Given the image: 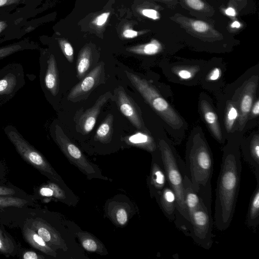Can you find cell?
Masks as SVG:
<instances>
[{
  "mask_svg": "<svg viewBox=\"0 0 259 259\" xmlns=\"http://www.w3.org/2000/svg\"><path fill=\"white\" fill-rule=\"evenodd\" d=\"M242 165L238 145L224 149L215 189L214 223L217 230L228 229L233 219L238 196Z\"/></svg>",
  "mask_w": 259,
  "mask_h": 259,
  "instance_id": "cell-1",
  "label": "cell"
},
{
  "mask_svg": "<svg viewBox=\"0 0 259 259\" xmlns=\"http://www.w3.org/2000/svg\"><path fill=\"white\" fill-rule=\"evenodd\" d=\"M185 163L187 177L206 206L211 210L213 159L207 142L200 135H196L189 141Z\"/></svg>",
  "mask_w": 259,
  "mask_h": 259,
  "instance_id": "cell-2",
  "label": "cell"
},
{
  "mask_svg": "<svg viewBox=\"0 0 259 259\" xmlns=\"http://www.w3.org/2000/svg\"><path fill=\"white\" fill-rule=\"evenodd\" d=\"M125 73L132 84L165 122L173 127L178 128L182 125L180 117L152 84L133 73L127 71Z\"/></svg>",
  "mask_w": 259,
  "mask_h": 259,
  "instance_id": "cell-3",
  "label": "cell"
},
{
  "mask_svg": "<svg viewBox=\"0 0 259 259\" xmlns=\"http://www.w3.org/2000/svg\"><path fill=\"white\" fill-rule=\"evenodd\" d=\"M4 132L21 157L28 163L53 180L63 183L61 178L44 156L32 146L13 125H8Z\"/></svg>",
  "mask_w": 259,
  "mask_h": 259,
  "instance_id": "cell-4",
  "label": "cell"
},
{
  "mask_svg": "<svg viewBox=\"0 0 259 259\" xmlns=\"http://www.w3.org/2000/svg\"><path fill=\"white\" fill-rule=\"evenodd\" d=\"M190 223L188 236L204 249H209L212 245L213 237L211 210L202 203L191 214Z\"/></svg>",
  "mask_w": 259,
  "mask_h": 259,
  "instance_id": "cell-5",
  "label": "cell"
},
{
  "mask_svg": "<svg viewBox=\"0 0 259 259\" xmlns=\"http://www.w3.org/2000/svg\"><path fill=\"white\" fill-rule=\"evenodd\" d=\"M25 84L22 64L9 63L0 69V108L16 95Z\"/></svg>",
  "mask_w": 259,
  "mask_h": 259,
  "instance_id": "cell-6",
  "label": "cell"
},
{
  "mask_svg": "<svg viewBox=\"0 0 259 259\" xmlns=\"http://www.w3.org/2000/svg\"><path fill=\"white\" fill-rule=\"evenodd\" d=\"M170 19L179 24L187 33L201 40L215 41L223 40V33L214 27L209 20H202L175 13Z\"/></svg>",
  "mask_w": 259,
  "mask_h": 259,
  "instance_id": "cell-7",
  "label": "cell"
},
{
  "mask_svg": "<svg viewBox=\"0 0 259 259\" xmlns=\"http://www.w3.org/2000/svg\"><path fill=\"white\" fill-rule=\"evenodd\" d=\"M52 132L54 141L65 156L85 174L95 175V167L80 150L70 141L58 124L54 126Z\"/></svg>",
  "mask_w": 259,
  "mask_h": 259,
  "instance_id": "cell-8",
  "label": "cell"
},
{
  "mask_svg": "<svg viewBox=\"0 0 259 259\" xmlns=\"http://www.w3.org/2000/svg\"><path fill=\"white\" fill-rule=\"evenodd\" d=\"M105 81V65L100 62L96 65L69 93L67 99L72 102L87 99L91 92Z\"/></svg>",
  "mask_w": 259,
  "mask_h": 259,
  "instance_id": "cell-9",
  "label": "cell"
},
{
  "mask_svg": "<svg viewBox=\"0 0 259 259\" xmlns=\"http://www.w3.org/2000/svg\"><path fill=\"white\" fill-rule=\"evenodd\" d=\"M40 82L46 96L55 98L60 90L59 69L55 56L50 54L40 59Z\"/></svg>",
  "mask_w": 259,
  "mask_h": 259,
  "instance_id": "cell-10",
  "label": "cell"
},
{
  "mask_svg": "<svg viewBox=\"0 0 259 259\" xmlns=\"http://www.w3.org/2000/svg\"><path fill=\"white\" fill-rule=\"evenodd\" d=\"M115 101L121 113L137 129L146 132L139 107L122 86L114 90Z\"/></svg>",
  "mask_w": 259,
  "mask_h": 259,
  "instance_id": "cell-11",
  "label": "cell"
},
{
  "mask_svg": "<svg viewBox=\"0 0 259 259\" xmlns=\"http://www.w3.org/2000/svg\"><path fill=\"white\" fill-rule=\"evenodd\" d=\"M113 97L110 92L100 96L94 105L78 116L76 122L78 132L85 135L90 133L95 126L102 107Z\"/></svg>",
  "mask_w": 259,
  "mask_h": 259,
  "instance_id": "cell-12",
  "label": "cell"
},
{
  "mask_svg": "<svg viewBox=\"0 0 259 259\" xmlns=\"http://www.w3.org/2000/svg\"><path fill=\"white\" fill-rule=\"evenodd\" d=\"M149 183L151 194L155 197L168 183L159 151L152 161Z\"/></svg>",
  "mask_w": 259,
  "mask_h": 259,
  "instance_id": "cell-13",
  "label": "cell"
},
{
  "mask_svg": "<svg viewBox=\"0 0 259 259\" xmlns=\"http://www.w3.org/2000/svg\"><path fill=\"white\" fill-rule=\"evenodd\" d=\"M30 227L34 230L50 246L64 248L65 243L58 232L46 222L41 219L33 220Z\"/></svg>",
  "mask_w": 259,
  "mask_h": 259,
  "instance_id": "cell-14",
  "label": "cell"
},
{
  "mask_svg": "<svg viewBox=\"0 0 259 259\" xmlns=\"http://www.w3.org/2000/svg\"><path fill=\"white\" fill-rule=\"evenodd\" d=\"M256 88L257 81L250 80L245 85L241 94L238 107V121L241 130L243 128L250 112Z\"/></svg>",
  "mask_w": 259,
  "mask_h": 259,
  "instance_id": "cell-15",
  "label": "cell"
},
{
  "mask_svg": "<svg viewBox=\"0 0 259 259\" xmlns=\"http://www.w3.org/2000/svg\"><path fill=\"white\" fill-rule=\"evenodd\" d=\"M179 5L195 18L209 20L214 15V7L205 0H179Z\"/></svg>",
  "mask_w": 259,
  "mask_h": 259,
  "instance_id": "cell-16",
  "label": "cell"
},
{
  "mask_svg": "<svg viewBox=\"0 0 259 259\" xmlns=\"http://www.w3.org/2000/svg\"><path fill=\"white\" fill-rule=\"evenodd\" d=\"M155 198L164 215L169 220L174 221L175 219L177 200L175 192L168 183Z\"/></svg>",
  "mask_w": 259,
  "mask_h": 259,
  "instance_id": "cell-17",
  "label": "cell"
},
{
  "mask_svg": "<svg viewBox=\"0 0 259 259\" xmlns=\"http://www.w3.org/2000/svg\"><path fill=\"white\" fill-rule=\"evenodd\" d=\"M244 158L251 167L256 181H259V138L257 135L243 147Z\"/></svg>",
  "mask_w": 259,
  "mask_h": 259,
  "instance_id": "cell-18",
  "label": "cell"
},
{
  "mask_svg": "<svg viewBox=\"0 0 259 259\" xmlns=\"http://www.w3.org/2000/svg\"><path fill=\"white\" fill-rule=\"evenodd\" d=\"M183 192L185 203L190 218L191 214L204 202L186 175L183 180Z\"/></svg>",
  "mask_w": 259,
  "mask_h": 259,
  "instance_id": "cell-19",
  "label": "cell"
},
{
  "mask_svg": "<svg viewBox=\"0 0 259 259\" xmlns=\"http://www.w3.org/2000/svg\"><path fill=\"white\" fill-rule=\"evenodd\" d=\"M23 234L26 241L33 248L47 255L56 257V252L30 227L25 225Z\"/></svg>",
  "mask_w": 259,
  "mask_h": 259,
  "instance_id": "cell-20",
  "label": "cell"
},
{
  "mask_svg": "<svg viewBox=\"0 0 259 259\" xmlns=\"http://www.w3.org/2000/svg\"><path fill=\"white\" fill-rule=\"evenodd\" d=\"M124 141L128 145L137 146L151 152H155L157 148V145L154 139L145 131L137 132L126 136L124 138Z\"/></svg>",
  "mask_w": 259,
  "mask_h": 259,
  "instance_id": "cell-21",
  "label": "cell"
},
{
  "mask_svg": "<svg viewBox=\"0 0 259 259\" xmlns=\"http://www.w3.org/2000/svg\"><path fill=\"white\" fill-rule=\"evenodd\" d=\"M200 108L205 120L214 137L219 142L223 140L222 134L218 118L210 104L203 100L200 103Z\"/></svg>",
  "mask_w": 259,
  "mask_h": 259,
  "instance_id": "cell-22",
  "label": "cell"
},
{
  "mask_svg": "<svg viewBox=\"0 0 259 259\" xmlns=\"http://www.w3.org/2000/svg\"><path fill=\"white\" fill-rule=\"evenodd\" d=\"M259 223V181H256V186L250 199L246 215L247 226L255 228Z\"/></svg>",
  "mask_w": 259,
  "mask_h": 259,
  "instance_id": "cell-23",
  "label": "cell"
},
{
  "mask_svg": "<svg viewBox=\"0 0 259 259\" xmlns=\"http://www.w3.org/2000/svg\"><path fill=\"white\" fill-rule=\"evenodd\" d=\"M93 60L91 51L84 49L79 54L76 64V76L78 79L83 78L91 70Z\"/></svg>",
  "mask_w": 259,
  "mask_h": 259,
  "instance_id": "cell-24",
  "label": "cell"
},
{
  "mask_svg": "<svg viewBox=\"0 0 259 259\" xmlns=\"http://www.w3.org/2000/svg\"><path fill=\"white\" fill-rule=\"evenodd\" d=\"M113 115L108 114L101 122L95 135V141L107 143L111 140L113 133Z\"/></svg>",
  "mask_w": 259,
  "mask_h": 259,
  "instance_id": "cell-25",
  "label": "cell"
},
{
  "mask_svg": "<svg viewBox=\"0 0 259 259\" xmlns=\"http://www.w3.org/2000/svg\"><path fill=\"white\" fill-rule=\"evenodd\" d=\"M83 247L89 251L103 254L104 246L95 238L87 233H79L78 235Z\"/></svg>",
  "mask_w": 259,
  "mask_h": 259,
  "instance_id": "cell-26",
  "label": "cell"
},
{
  "mask_svg": "<svg viewBox=\"0 0 259 259\" xmlns=\"http://www.w3.org/2000/svg\"><path fill=\"white\" fill-rule=\"evenodd\" d=\"M228 4L234 6L239 14L246 15L255 13V0H228Z\"/></svg>",
  "mask_w": 259,
  "mask_h": 259,
  "instance_id": "cell-27",
  "label": "cell"
},
{
  "mask_svg": "<svg viewBox=\"0 0 259 259\" xmlns=\"http://www.w3.org/2000/svg\"><path fill=\"white\" fill-rule=\"evenodd\" d=\"M239 118V110L236 103L232 101L228 103L225 116V124L227 131L233 129L236 120Z\"/></svg>",
  "mask_w": 259,
  "mask_h": 259,
  "instance_id": "cell-28",
  "label": "cell"
},
{
  "mask_svg": "<svg viewBox=\"0 0 259 259\" xmlns=\"http://www.w3.org/2000/svg\"><path fill=\"white\" fill-rule=\"evenodd\" d=\"M32 49H34V46H32L26 42H20L1 47L0 60L4 59L20 51Z\"/></svg>",
  "mask_w": 259,
  "mask_h": 259,
  "instance_id": "cell-29",
  "label": "cell"
},
{
  "mask_svg": "<svg viewBox=\"0 0 259 259\" xmlns=\"http://www.w3.org/2000/svg\"><path fill=\"white\" fill-rule=\"evenodd\" d=\"M161 49V44L154 40L146 45L131 49L130 51L137 54L153 55L159 53Z\"/></svg>",
  "mask_w": 259,
  "mask_h": 259,
  "instance_id": "cell-30",
  "label": "cell"
},
{
  "mask_svg": "<svg viewBox=\"0 0 259 259\" xmlns=\"http://www.w3.org/2000/svg\"><path fill=\"white\" fill-rule=\"evenodd\" d=\"M28 203L25 199L12 196H0V208L9 207L21 208Z\"/></svg>",
  "mask_w": 259,
  "mask_h": 259,
  "instance_id": "cell-31",
  "label": "cell"
},
{
  "mask_svg": "<svg viewBox=\"0 0 259 259\" xmlns=\"http://www.w3.org/2000/svg\"><path fill=\"white\" fill-rule=\"evenodd\" d=\"M15 246L12 240L0 229V252L11 255Z\"/></svg>",
  "mask_w": 259,
  "mask_h": 259,
  "instance_id": "cell-32",
  "label": "cell"
},
{
  "mask_svg": "<svg viewBox=\"0 0 259 259\" xmlns=\"http://www.w3.org/2000/svg\"><path fill=\"white\" fill-rule=\"evenodd\" d=\"M39 193L42 196H54L58 198H61L63 197L62 192L60 188L56 184L51 183L41 187Z\"/></svg>",
  "mask_w": 259,
  "mask_h": 259,
  "instance_id": "cell-33",
  "label": "cell"
},
{
  "mask_svg": "<svg viewBox=\"0 0 259 259\" xmlns=\"http://www.w3.org/2000/svg\"><path fill=\"white\" fill-rule=\"evenodd\" d=\"M60 46L67 59L69 62H72L73 61V49L72 46L69 42L63 41L60 42Z\"/></svg>",
  "mask_w": 259,
  "mask_h": 259,
  "instance_id": "cell-34",
  "label": "cell"
},
{
  "mask_svg": "<svg viewBox=\"0 0 259 259\" xmlns=\"http://www.w3.org/2000/svg\"><path fill=\"white\" fill-rule=\"evenodd\" d=\"M142 14L152 20H158L160 18L161 15L159 11L157 8H147L142 10Z\"/></svg>",
  "mask_w": 259,
  "mask_h": 259,
  "instance_id": "cell-35",
  "label": "cell"
},
{
  "mask_svg": "<svg viewBox=\"0 0 259 259\" xmlns=\"http://www.w3.org/2000/svg\"><path fill=\"white\" fill-rule=\"evenodd\" d=\"M117 222L121 225H124L127 221V214L123 208H119L116 213Z\"/></svg>",
  "mask_w": 259,
  "mask_h": 259,
  "instance_id": "cell-36",
  "label": "cell"
},
{
  "mask_svg": "<svg viewBox=\"0 0 259 259\" xmlns=\"http://www.w3.org/2000/svg\"><path fill=\"white\" fill-rule=\"evenodd\" d=\"M22 258L24 259H41L45 257L34 251L28 250L23 252Z\"/></svg>",
  "mask_w": 259,
  "mask_h": 259,
  "instance_id": "cell-37",
  "label": "cell"
},
{
  "mask_svg": "<svg viewBox=\"0 0 259 259\" xmlns=\"http://www.w3.org/2000/svg\"><path fill=\"white\" fill-rule=\"evenodd\" d=\"M178 75L182 79H188L192 77V73L187 69H181L178 71Z\"/></svg>",
  "mask_w": 259,
  "mask_h": 259,
  "instance_id": "cell-38",
  "label": "cell"
},
{
  "mask_svg": "<svg viewBox=\"0 0 259 259\" xmlns=\"http://www.w3.org/2000/svg\"><path fill=\"white\" fill-rule=\"evenodd\" d=\"M229 4V6L224 9L225 14L229 17H235L238 14L237 10L232 5Z\"/></svg>",
  "mask_w": 259,
  "mask_h": 259,
  "instance_id": "cell-39",
  "label": "cell"
},
{
  "mask_svg": "<svg viewBox=\"0 0 259 259\" xmlns=\"http://www.w3.org/2000/svg\"><path fill=\"white\" fill-rule=\"evenodd\" d=\"M15 193L14 189L0 186V196H11Z\"/></svg>",
  "mask_w": 259,
  "mask_h": 259,
  "instance_id": "cell-40",
  "label": "cell"
},
{
  "mask_svg": "<svg viewBox=\"0 0 259 259\" xmlns=\"http://www.w3.org/2000/svg\"><path fill=\"white\" fill-rule=\"evenodd\" d=\"M109 14V12H106L99 16L96 21L97 25L101 26L104 24L106 21Z\"/></svg>",
  "mask_w": 259,
  "mask_h": 259,
  "instance_id": "cell-41",
  "label": "cell"
},
{
  "mask_svg": "<svg viewBox=\"0 0 259 259\" xmlns=\"http://www.w3.org/2000/svg\"><path fill=\"white\" fill-rule=\"evenodd\" d=\"M221 75V70L218 68H214L209 74L208 77L210 80L218 79Z\"/></svg>",
  "mask_w": 259,
  "mask_h": 259,
  "instance_id": "cell-42",
  "label": "cell"
},
{
  "mask_svg": "<svg viewBox=\"0 0 259 259\" xmlns=\"http://www.w3.org/2000/svg\"><path fill=\"white\" fill-rule=\"evenodd\" d=\"M250 111L252 116H258L259 114V100L258 99L252 105Z\"/></svg>",
  "mask_w": 259,
  "mask_h": 259,
  "instance_id": "cell-43",
  "label": "cell"
},
{
  "mask_svg": "<svg viewBox=\"0 0 259 259\" xmlns=\"http://www.w3.org/2000/svg\"><path fill=\"white\" fill-rule=\"evenodd\" d=\"M138 32L131 29H126L123 32V35L126 38H133L137 36Z\"/></svg>",
  "mask_w": 259,
  "mask_h": 259,
  "instance_id": "cell-44",
  "label": "cell"
},
{
  "mask_svg": "<svg viewBox=\"0 0 259 259\" xmlns=\"http://www.w3.org/2000/svg\"><path fill=\"white\" fill-rule=\"evenodd\" d=\"M241 27V24L238 20L233 21L229 25L230 29H232L233 31L235 30H239Z\"/></svg>",
  "mask_w": 259,
  "mask_h": 259,
  "instance_id": "cell-45",
  "label": "cell"
},
{
  "mask_svg": "<svg viewBox=\"0 0 259 259\" xmlns=\"http://www.w3.org/2000/svg\"><path fill=\"white\" fill-rule=\"evenodd\" d=\"M21 0H0V7L13 4H17Z\"/></svg>",
  "mask_w": 259,
  "mask_h": 259,
  "instance_id": "cell-46",
  "label": "cell"
},
{
  "mask_svg": "<svg viewBox=\"0 0 259 259\" xmlns=\"http://www.w3.org/2000/svg\"><path fill=\"white\" fill-rule=\"evenodd\" d=\"M7 26L8 25L6 21H0V33L5 30Z\"/></svg>",
  "mask_w": 259,
  "mask_h": 259,
  "instance_id": "cell-47",
  "label": "cell"
}]
</instances>
